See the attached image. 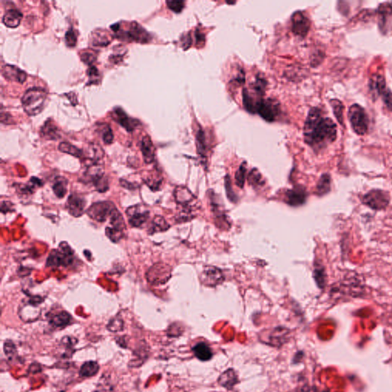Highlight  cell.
Instances as JSON below:
<instances>
[{"mask_svg": "<svg viewBox=\"0 0 392 392\" xmlns=\"http://www.w3.org/2000/svg\"><path fill=\"white\" fill-rule=\"evenodd\" d=\"M349 120L355 133L365 135L369 129V119L365 110L360 105L355 104L349 110Z\"/></svg>", "mask_w": 392, "mask_h": 392, "instance_id": "obj_4", "label": "cell"}, {"mask_svg": "<svg viewBox=\"0 0 392 392\" xmlns=\"http://www.w3.org/2000/svg\"><path fill=\"white\" fill-rule=\"evenodd\" d=\"M74 261V251L67 242L59 244V249L52 251L46 262L48 267H68Z\"/></svg>", "mask_w": 392, "mask_h": 392, "instance_id": "obj_3", "label": "cell"}, {"mask_svg": "<svg viewBox=\"0 0 392 392\" xmlns=\"http://www.w3.org/2000/svg\"><path fill=\"white\" fill-rule=\"evenodd\" d=\"M169 274L168 267L160 266V264H158L153 266L152 268L150 269V271L147 273L146 277L149 282L156 284V283H159V276H160V283H163L167 281L168 279H169Z\"/></svg>", "mask_w": 392, "mask_h": 392, "instance_id": "obj_18", "label": "cell"}, {"mask_svg": "<svg viewBox=\"0 0 392 392\" xmlns=\"http://www.w3.org/2000/svg\"><path fill=\"white\" fill-rule=\"evenodd\" d=\"M99 128L102 130V139L105 144H111L114 140V134L112 130L108 124H102L99 125Z\"/></svg>", "mask_w": 392, "mask_h": 392, "instance_id": "obj_38", "label": "cell"}, {"mask_svg": "<svg viewBox=\"0 0 392 392\" xmlns=\"http://www.w3.org/2000/svg\"><path fill=\"white\" fill-rule=\"evenodd\" d=\"M105 156V152L102 147L97 144L91 143L87 146L85 152H84V157L88 159L92 163H98L102 160Z\"/></svg>", "mask_w": 392, "mask_h": 392, "instance_id": "obj_25", "label": "cell"}, {"mask_svg": "<svg viewBox=\"0 0 392 392\" xmlns=\"http://www.w3.org/2000/svg\"><path fill=\"white\" fill-rule=\"evenodd\" d=\"M22 19V14L17 10H7L3 17V22L9 28H16L19 26Z\"/></svg>", "mask_w": 392, "mask_h": 392, "instance_id": "obj_23", "label": "cell"}, {"mask_svg": "<svg viewBox=\"0 0 392 392\" xmlns=\"http://www.w3.org/2000/svg\"><path fill=\"white\" fill-rule=\"evenodd\" d=\"M41 135L47 139H58L60 138L59 129L51 122V120H47L41 129Z\"/></svg>", "mask_w": 392, "mask_h": 392, "instance_id": "obj_28", "label": "cell"}, {"mask_svg": "<svg viewBox=\"0 0 392 392\" xmlns=\"http://www.w3.org/2000/svg\"><path fill=\"white\" fill-rule=\"evenodd\" d=\"M192 352L194 356L203 362L210 360L213 356V353L210 347L205 342L196 344L192 348Z\"/></svg>", "mask_w": 392, "mask_h": 392, "instance_id": "obj_24", "label": "cell"}, {"mask_svg": "<svg viewBox=\"0 0 392 392\" xmlns=\"http://www.w3.org/2000/svg\"><path fill=\"white\" fill-rule=\"evenodd\" d=\"M126 214L128 217L129 223L135 228L142 227L150 217L149 211L141 205L131 206L127 209Z\"/></svg>", "mask_w": 392, "mask_h": 392, "instance_id": "obj_7", "label": "cell"}, {"mask_svg": "<svg viewBox=\"0 0 392 392\" xmlns=\"http://www.w3.org/2000/svg\"><path fill=\"white\" fill-rule=\"evenodd\" d=\"M249 181L250 185H252L254 188H260V187L263 186L264 184L262 176L259 173V171L256 169H253L251 172L249 176Z\"/></svg>", "mask_w": 392, "mask_h": 392, "instance_id": "obj_37", "label": "cell"}, {"mask_svg": "<svg viewBox=\"0 0 392 392\" xmlns=\"http://www.w3.org/2000/svg\"><path fill=\"white\" fill-rule=\"evenodd\" d=\"M86 203L87 202L82 195L74 193L68 198L67 209L72 216L78 218L84 214Z\"/></svg>", "mask_w": 392, "mask_h": 392, "instance_id": "obj_14", "label": "cell"}, {"mask_svg": "<svg viewBox=\"0 0 392 392\" xmlns=\"http://www.w3.org/2000/svg\"><path fill=\"white\" fill-rule=\"evenodd\" d=\"M225 190H226L227 196L229 199L230 201L232 203H236L237 201V196L234 194V191L232 190V186H231V179L229 176H227L225 177Z\"/></svg>", "mask_w": 392, "mask_h": 392, "instance_id": "obj_46", "label": "cell"}, {"mask_svg": "<svg viewBox=\"0 0 392 392\" xmlns=\"http://www.w3.org/2000/svg\"><path fill=\"white\" fill-rule=\"evenodd\" d=\"M41 301L38 298H32L28 304H25L19 309V316L23 321L32 322L38 320L41 310L38 308V304Z\"/></svg>", "mask_w": 392, "mask_h": 392, "instance_id": "obj_9", "label": "cell"}, {"mask_svg": "<svg viewBox=\"0 0 392 392\" xmlns=\"http://www.w3.org/2000/svg\"><path fill=\"white\" fill-rule=\"evenodd\" d=\"M71 321V315L67 312L62 311L52 316L49 323L56 328H64L68 326Z\"/></svg>", "mask_w": 392, "mask_h": 392, "instance_id": "obj_27", "label": "cell"}, {"mask_svg": "<svg viewBox=\"0 0 392 392\" xmlns=\"http://www.w3.org/2000/svg\"><path fill=\"white\" fill-rule=\"evenodd\" d=\"M166 4L169 10L176 13H181L185 7V2L183 1H167Z\"/></svg>", "mask_w": 392, "mask_h": 392, "instance_id": "obj_47", "label": "cell"}, {"mask_svg": "<svg viewBox=\"0 0 392 392\" xmlns=\"http://www.w3.org/2000/svg\"><path fill=\"white\" fill-rule=\"evenodd\" d=\"M105 233H106V235L108 236V238L111 241L114 242V243H117V242L120 241L123 238V236H124V231L111 228L110 226L107 227Z\"/></svg>", "mask_w": 392, "mask_h": 392, "instance_id": "obj_40", "label": "cell"}, {"mask_svg": "<svg viewBox=\"0 0 392 392\" xmlns=\"http://www.w3.org/2000/svg\"><path fill=\"white\" fill-rule=\"evenodd\" d=\"M110 224L111 228H116L121 231H124L126 230L125 222L124 218L122 216L121 213L119 212L118 209L116 208L110 218Z\"/></svg>", "mask_w": 392, "mask_h": 392, "instance_id": "obj_32", "label": "cell"}, {"mask_svg": "<svg viewBox=\"0 0 392 392\" xmlns=\"http://www.w3.org/2000/svg\"><path fill=\"white\" fill-rule=\"evenodd\" d=\"M169 224L166 222L164 218L160 215H157L154 218L152 222V226L151 228V232L150 234H154L156 232H160V231H165L169 229Z\"/></svg>", "mask_w": 392, "mask_h": 392, "instance_id": "obj_34", "label": "cell"}, {"mask_svg": "<svg viewBox=\"0 0 392 392\" xmlns=\"http://www.w3.org/2000/svg\"><path fill=\"white\" fill-rule=\"evenodd\" d=\"M4 352L9 358H13L15 353H16V347H15L13 342L10 341H6L5 344H4Z\"/></svg>", "mask_w": 392, "mask_h": 392, "instance_id": "obj_49", "label": "cell"}, {"mask_svg": "<svg viewBox=\"0 0 392 392\" xmlns=\"http://www.w3.org/2000/svg\"><path fill=\"white\" fill-rule=\"evenodd\" d=\"M336 125L332 119L324 117L321 110H310L304 125L305 142L315 151H320L336 139Z\"/></svg>", "mask_w": 392, "mask_h": 392, "instance_id": "obj_1", "label": "cell"}, {"mask_svg": "<svg viewBox=\"0 0 392 392\" xmlns=\"http://www.w3.org/2000/svg\"><path fill=\"white\" fill-rule=\"evenodd\" d=\"M115 206L111 202H99L93 203L87 210V214L90 218L98 222H104L111 218Z\"/></svg>", "mask_w": 392, "mask_h": 392, "instance_id": "obj_6", "label": "cell"}, {"mask_svg": "<svg viewBox=\"0 0 392 392\" xmlns=\"http://www.w3.org/2000/svg\"><path fill=\"white\" fill-rule=\"evenodd\" d=\"M98 371H99V365L97 362L89 361L81 366L79 372L80 376L83 378H89L96 375Z\"/></svg>", "mask_w": 392, "mask_h": 392, "instance_id": "obj_31", "label": "cell"}, {"mask_svg": "<svg viewBox=\"0 0 392 392\" xmlns=\"http://www.w3.org/2000/svg\"><path fill=\"white\" fill-rule=\"evenodd\" d=\"M310 22L308 18L301 13L296 12L292 16V32L298 36L304 38L308 34Z\"/></svg>", "mask_w": 392, "mask_h": 392, "instance_id": "obj_10", "label": "cell"}, {"mask_svg": "<svg viewBox=\"0 0 392 392\" xmlns=\"http://www.w3.org/2000/svg\"><path fill=\"white\" fill-rule=\"evenodd\" d=\"M196 137H197V146H198L199 153H200V155L205 157L206 150V138H205L204 132L202 129L199 130Z\"/></svg>", "mask_w": 392, "mask_h": 392, "instance_id": "obj_42", "label": "cell"}, {"mask_svg": "<svg viewBox=\"0 0 392 392\" xmlns=\"http://www.w3.org/2000/svg\"><path fill=\"white\" fill-rule=\"evenodd\" d=\"M196 38H197V42H203L204 41V35L201 33V32H196Z\"/></svg>", "mask_w": 392, "mask_h": 392, "instance_id": "obj_50", "label": "cell"}, {"mask_svg": "<svg viewBox=\"0 0 392 392\" xmlns=\"http://www.w3.org/2000/svg\"><path fill=\"white\" fill-rule=\"evenodd\" d=\"M246 173H247V169H246L245 163H243V164L240 165L238 170H237L235 173L236 185H237L239 188H243V185H244L245 179H246Z\"/></svg>", "mask_w": 392, "mask_h": 392, "instance_id": "obj_39", "label": "cell"}, {"mask_svg": "<svg viewBox=\"0 0 392 392\" xmlns=\"http://www.w3.org/2000/svg\"><path fill=\"white\" fill-rule=\"evenodd\" d=\"M87 73L90 84H97L98 80H100L99 78L100 74H99V71L96 69V67L93 66V65L89 67Z\"/></svg>", "mask_w": 392, "mask_h": 392, "instance_id": "obj_45", "label": "cell"}, {"mask_svg": "<svg viewBox=\"0 0 392 392\" xmlns=\"http://www.w3.org/2000/svg\"><path fill=\"white\" fill-rule=\"evenodd\" d=\"M115 113L116 121L118 122L122 127L125 128L127 131L131 132L139 124V122L135 119L129 117L123 110L117 108L114 111Z\"/></svg>", "mask_w": 392, "mask_h": 392, "instance_id": "obj_20", "label": "cell"}, {"mask_svg": "<svg viewBox=\"0 0 392 392\" xmlns=\"http://www.w3.org/2000/svg\"><path fill=\"white\" fill-rule=\"evenodd\" d=\"M47 95L46 90L41 87L28 89L22 97V108L25 112L29 116L39 114L44 109Z\"/></svg>", "mask_w": 392, "mask_h": 392, "instance_id": "obj_2", "label": "cell"}, {"mask_svg": "<svg viewBox=\"0 0 392 392\" xmlns=\"http://www.w3.org/2000/svg\"><path fill=\"white\" fill-rule=\"evenodd\" d=\"M373 83L374 88L382 97L384 105L390 111H392V92L387 88L385 80L381 75H378L375 78Z\"/></svg>", "mask_w": 392, "mask_h": 392, "instance_id": "obj_17", "label": "cell"}, {"mask_svg": "<svg viewBox=\"0 0 392 392\" xmlns=\"http://www.w3.org/2000/svg\"><path fill=\"white\" fill-rule=\"evenodd\" d=\"M175 199L178 204L182 206V209L194 210L193 203L194 201V196L187 188L178 186L174 191Z\"/></svg>", "mask_w": 392, "mask_h": 392, "instance_id": "obj_16", "label": "cell"}, {"mask_svg": "<svg viewBox=\"0 0 392 392\" xmlns=\"http://www.w3.org/2000/svg\"><path fill=\"white\" fill-rule=\"evenodd\" d=\"M108 329L111 332H116L124 329V321L120 318L115 317L110 321L108 325Z\"/></svg>", "mask_w": 392, "mask_h": 392, "instance_id": "obj_43", "label": "cell"}, {"mask_svg": "<svg viewBox=\"0 0 392 392\" xmlns=\"http://www.w3.org/2000/svg\"><path fill=\"white\" fill-rule=\"evenodd\" d=\"M200 279L203 284L207 286H217L225 280L222 271L215 267H205Z\"/></svg>", "mask_w": 392, "mask_h": 392, "instance_id": "obj_13", "label": "cell"}, {"mask_svg": "<svg viewBox=\"0 0 392 392\" xmlns=\"http://www.w3.org/2000/svg\"><path fill=\"white\" fill-rule=\"evenodd\" d=\"M307 197V191L304 187H294L292 189L287 190L285 193V203L293 207L301 206L305 203Z\"/></svg>", "mask_w": 392, "mask_h": 392, "instance_id": "obj_15", "label": "cell"}, {"mask_svg": "<svg viewBox=\"0 0 392 392\" xmlns=\"http://www.w3.org/2000/svg\"><path fill=\"white\" fill-rule=\"evenodd\" d=\"M111 41H112V36L111 34L107 32V30L96 29L91 33L90 41L93 45L103 47L109 44Z\"/></svg>", "mask_w": 392, "mask_h": 392, "instance_id": "obj_22", "label": "cell"}, {"mask_svg": "<svg viewBox=\"0 0 392 392\" xmlns=\"http://www.w3.org/2000/svg\"><path fill=\"white\" fill-rule=\"evenodd\" d=\"M218 383L222 387L228 389L232 388L237 383V376L233 369H228L226 372H223L222 375L218 378Z\"/></svg>", "mask_w": 392, "mask_h": 392, "instance_id": "obj_26", "label": "cell"}, {"mask_svg": "<svg viewBox=\"0 0 392 392\" xmlns=\"http://www.w3.org/2000/svg\"><path fill=\"white\" fill-rule=\"evenodd\" d=\"M65 41L68 47H75L77 43V35L75 30L70 29L65 34Z\"/></svg>", "mask_w": 392, "mask_h": 392, "instance_id": "obj_48", "label": "cell"}, {"mask_svg": "<svg viewBox=\"0 0 392 392\" xmlns=\"http://www.w3.org/2000/svg\"><path fill=\"white\" fill-rule=\"evenodd\" d=\"M286 329H281L280 328H277L276 329L272 334L271 335V339H273L271 342H273V346H276V343H279V346L280 344H283L284 341L285 336L286 335Z\"/></svg>", "mask_w": 392, "mask_h": 392, "instance_id": "obj_41", "label": "cell"}, {"mask_svg": "<svg viewBox=\"0 0 392 392\" xmlns=\"http://www.w3.org/2000/svg\"><path fill=\"white\" fill-rule=\"evenodd\" d=\"M362 201L374 210H383L390 203V194L384 190L372 189L362 197Z\"/></svg>", "mask_w": 392, "mask_h": 392, "instance_id": "obj_5", "label": "cell"}, {"mask_svg": "<svg viewBox=\"0 0 392 392\" xmlns=\"http://www.w3.org/2000/svg\"><path fill=\"white\" fill-rule=\"evenodd\" d=\"M68 180L62 176H58L55 179L53 185V189L58 198L62 199L65 197L68 191Z\"/></svg>", "mask_w": 392, "mask_h": 392, "instance_id": "obj_29", "label": "cell"}, {"mask_svg": "<svg viewBox=\"0 0 392 392\" xmlns=\"http://www.w3.org/2000/svg\"><path fill=\"white\" fill-rule=\"evenodd\" d=\"M330 105L332 106L334 114H335L337 120H338V123L341 125H342L343 121H344V120H343L344 106H343L342 103L340 101L337 100V99H332L330 101Z\"/></svg>", "mask_w": 392, "mask_h": 392, "instance_id": "obj_36", "label": "cell"}, {"mask_svg": "<svg viewBox=\"0 0 392 392\" xmlns=\"http://www.w3.org/2000/svg\"><path fill=\"white\" fill-rule=\"evenodd\" d=\"M331 177L329 174L322 175L316 185V193L319 196L325 195L330 191Z\"/></svg>", "mask_w": 392, "mask_h": 392, "instance_id": "obj_30", "label": "cell"}, {"mask_svg": "<svg viewBox=\"0 0 392 392\" xmlns=\"http://www.w3.org/2000/svg\"><path fill=\"white\" fill-rule=\"evenodd\" d=\"M124 34V37L128 38L129 41H134L142 44L150 42L152 39L151 35L136 22H131L128 30Z\"/></svg>", "mask_w": 392, "mask_h": 392, "instance_id": "obj_8", "label": "cell"}, {"mask_svg": "<svg viewBox=\"0 0 392 392\" xmlns=\"http://www.w3.org/2000/svg\"><path fill=\"white\" fill-rule=\"evenodd\" d=\"M141 152L144 162L146 164H151L155 160V148L151 137L148 135L143 136L141 141Z\"/></svg>", "mask_w": 392, "mask_h": 392, "instance_id": "obj_21", "label": "cell"}, {"mask_svg": "<svg viewBox=\"0 0 392 392\" xmlns=\"http://www.w3.org/2000/svg\"><path fill=\"white\" fill-rule=\"evenodd\" d=\"M95 392H101V391H95Z\"/></svg>", "mask_w": 392, "mask_h": 392, "instance_id": "obj_51", "label": "cell"}, {"mask_svg": "<svg viewBox=\"0 0 392 392\" xmlns=\"http://www.w3.org/2000/svg\"><path fill=\"white\" fill-rule=\"evenodd\" d=\"M59 149L61 152L74 156V157H77V158H83L84 157V152L81 151V150L78 149V147L70 143V142H61L59 145Z\"/></svg>", "mask_w": 392, "mask_h": 392, "instance_id": "obj_33", "label": "cell"}, {"mask_svg": "<svg viewBox=\"0 0 392 392\" xmlns=\"http://www.w3.org/2000/svg\"><path fill=\"white\" fill-rule=\"evenodd\" d=\"M256 112L261 117L268 122H273L277 117L278 113V107L272 100H261L257 102Z\"/></svg>", "mask_w": 392, "mask_h": 392, "instance_id": "obj_11", "label": "cell"}, {"mask_svg": "<svg viewBox=\"0 0 392 392\" xmlns=\"http://www.w3.org/2000/svg\"><path fill=\"white\" fill-rule=\"evenodd\" d=\"M313 277H314L315 281L316 282L319 287H324L326 279V272H325L324 267L323 266H315Z\"/></svg>", "mask_w": 392, "mask_h": 392, "instance_id": "obj_35", "label": "cell"}, {"mask_svg": "<svg viewBox=\"0 0 392 392\" xmlns=\"http://www.w3.org/2000/svg\"><path fill=\"white\" fill-rule=\"evenodd\" d=\"M105 178V169L102 164L98 163H92V164L87 166L84 172V176L81 179V182L85 183L93 184V185L97 184L101 180Z\"/></svg>", "mask_w": 392, "mask_h": 392, "instance_id": "obj_12", "label": "cell"}, {"mask_svg": "<svg viewBox=\"0 0 392 392\" xmlns=\"http://www.w3.org/2000/svg\"><path fill=\"white\" fill-rule=\"evenodd\" d=\"M81 59L84 64L92 66V64L96 61V54L91 51H84L81 54Z\"/></svg>", "mask_w": 392, "mask_h": 392, "instance_id": "obj_44", "label": "cell"}, {"mask_svg": "<svg viewBox=\"0 0 392 392\" xmlns=\"http://www.w3.org/2000/svg\"><path fill=\"white\" fill-rule=\"evenodd\" d=\"M2 74L7 79L17 81L20 84L25 82L27 78V74L25 71L13 65H7L3 67Z\"/></svg>", "mask_w": 392, "mask_h": 392, "instance_id": "obj_19", "label": "cell"}]
</instances>
